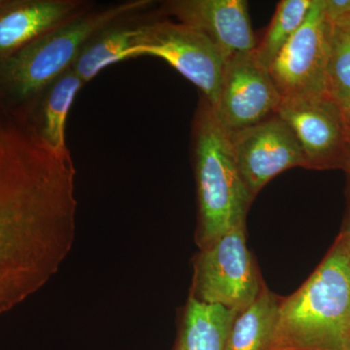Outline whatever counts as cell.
I'll list each match as a JSON object with an SVG mask.
<instances>
[{
	"mask_svg": "<svg viewBox=\"0 0 350 350\" xmlns=\"http://www.w3.org/2000/svg\"><path fill=\"white\" fill-rule=\"evenodd\" d=\"M76 170L31 125L0 121V314L43 287L75 237Z\"/></svg>",
	"mask_w": 350,
	"mask_h": 350,
	"instance_id": "6da1fadb",
	"label": "cell"
},
{
	"mask_svg": "<svg viewBox=\"0 0 350 350\" xmlns=\"http://www.w3.org/2000/svg\"><path fill=\"white\" fill-rule=\"evenodd\" d=\"M271 350H350V260L342 237L306 282L282 298Z\"/></svg>",
	"mask_w": 350,
	"mask_h": 350,
	"instance_id": "7a4b0ae2",
	"label": "cell"
},
{
	"mask_svg": "<svg viewBox=\"0 0 350 350\" xmlns=\"http://www.w3.org/2000/svg\"><path fill=\"white\" fill-rule=\"evenodd\" d=\"M194 160L199 202L197 243L202 250L234 228L245 225L254 200L234 163L228 131L204 98L195 118Z\"/></svg>",
	"mask_w": 350,
	"mask_h": 350,
	"instance_id": "3957f363",
	"label": "cell"
},
{
	"mask_svg": "<svg viewBox=\"0 0 350 350\" xmlns=\"http://www.w3.org/2000/svg\"><path fill=\"white\" fill-rule=\"evenodd\" d=\"M149 3L147 0H135L100 10L92 7L2 61V82L18 100L40 96L72 68L88 41L109 25L139 12Z\"/></svg>",
	"mask_w": 350,
	"mask_h": 350,
	"instance_id": "277c9868",
	"label": "cell"
},
{
	"mask_svg": "<svg viewBox=\"0 0 350 350\" xmlns=\"http://www.w3.org/2000/svg\"><path fill=\"white\" fill-rule=\"evenodd\" d=\"M266 287L246 243L245 225L226 232L196 257L190 297L202 303L239 312Z\"/></svg>",
	"mask_w": 350,
	"mask_h": 350,
	"instance_id": "5b68a950",
	"label": "cell"
},
{
	"mask_svg": "<svg viewBox=\"0 0 350 350\" xmlns=\"http://www.w3.org/2000/svg\"><path fill=\"white\" fill-rule=\"evenodd\" d=\"M142 56L167 62L199 88L211 107L216 105L224 59L217 48L197 29L169 20L138 24L131 59Z\"/></svg>",
	"mask_w": 350,
	"mask_h": 350,
	"instance_id": "8992f818",
	"label": "cell"
},
{
	"mask_svg": "<svg viewBox=\"0 0 350 350\" xmlns=\"http://www.w3.org/2000/svg\"><path fill=\"white\" fill-rule=\"evenodd\" d=\"M329 50L330 25L324 14V2L313 0L305 22L269 68L282 100L329 96Z\"/></svg>",
	"mask_w": 350,
	"mask_h": 350,
	"instance_id": "52a82bcc",
	"label": "cell"
},
{
	"mask_svg": "<svg viewBox=\"0 0 350 350\" xmlns=\"http://www.w3.org/2000/svg\"><path fill=\"white\" fill-rule=\"evenodd\" d=\"M228 135L239 174L254 199L271 179L285 170L308 169L293 131L276 114L256 125L228 131Z\"/></svg>",
	"mask_w": 350,
	"mask_h": 350,
	"instance_id": "ba28073f",
	"label": "cell"
},
{
	"mask_svg": "<svg viewBox=\"0 0 350 350\" xmlns=\"http://www.w3.org/2000/svg\"><path fill=\"white\" fill-rule=\"evenodd\" d=\"M282 96L269 69L255 52L239 54L224 63L214 114L227 131L256 125L276 113Z\"/></svg>",
	"mask_w": 350,
	"mask_h": 350,
	"instance_id": "9c48e42d",
	"label": "cell"
},
{
	"mask_svg": "<svg viewBox=\"0 0 350 350\" xmlns=\"http://www.w3.org/2000/svg\"><path fill=\"white\" fill-rule=\"evenodd\" d=\"M276 115L293 131L308 169H340L350 142L342 109L329 96L284 98Z\"/></svg>",
	"mask_w": 350,
	"mask_h": 350,
	"instance_id": "30bf717a",
	"label": "cell"
},
{
	"mask_svg": "<svg viewBox=\"0 0 350 350\" xmlns=\"http://www.w3.org/2000/svg\"><path fill=\"white\" fill-rule=\"evenodd\" d=\"M165 12L197 29L217 48L224 59L254 52L257 42L244 0H174Z\"/></svg>",
	"mask_w": 350,
	"mask_h": 350,
	"instance_id": "8fae6325",
	"label": "cell"
},
{
	"mask_svg": "<svg viewBox=\"0 0 350 350\" xmlns=\"http://www.w3.org/2000/svg\"><path fill=\"white\" fill-rule=\"evenodd\" d=\"M92 7L81 0L0 2V61Z\"/></svg>",
	"mask_w": 350,
	"mask_h": 350,
	"instance_id": "7c38bea8",
	"label": "cell"
},
{
	"mask_svg": "<svg viewBox=\"0 0 350 350\" xmlns=\"http://www.w3.org/2000/svg\"><path fill=\"white\" fill-rule=\"evenodd\" d=\"M84 85L70 68L39 96L38 118L32 126L44 144L56 153L69 152L66 144V119L75 96Z\"/></svg>",
	"mask_w": 350,
	"mask_h": 350,
	"instance_id": "4fadbf2b",
	"label": "cell"
},
{
	"mask_svg": "<svg viewBox=\"0 0 350 350\" xmlns=\"http://www.w3.org/2000/svg\"><path fill=\"white\" fill-rule=\"evenodd\" d=\"M237 313L189 297L174 350H225Z\"/></svg>",
	"mask_w": 350,
	"mask_h": 350,
	"instance_id": "5bb4252c",
	"label": "cell"
},
{
	"mask_svg": "<svg viewBox=\"0 0 350 350\" xmlns=\"http://www.w3.org/2000/svg\"><path fill=\"white\" fill-rule=\"evenodd\" d=\"M282 297L268 287L254 303L237 313L225 350H271Z\"/></svg>",
	"mask_w": 350,
	"mask_h": 350,
	"instance_id": "9a60e30c",
	"label": "cell"
},
{
	"mask_svg": "<svg viewBox=\"0 0 350 350\" xmlns=\"http://www.w3.org/2000/svg\"><path fill=\"white\" fill-rule=\"evenodd\" d=\"M126 18L96 34L76 57L71 68L85 84L107 66L131 59L138 25L124 24Z\"/></svg>",
	"mask_w": 350,
	"mask_h": 350,
	"instance_id": "2e32d148",
	"label": "cell"
},
{
	"mask_svg": "<svg viewBox=\"0 0 350 350\" xmlns=\"http://www.w3.org/2000/svg\"><path fill=\"white\" fill-rule=\"evenodd\" d=\"M313 0H282L276 7L261 42L255 49L258 61L267 69L305 22Z\"/></svg>",
	"mask_w": 350,
	"mask_h": 350,
	"instance_id": "e0dca14e",
	"label": "cell"
},
{
	"mask_svg": "<svg viewBox=\"0 0 350 350\" xmlns=\"http://www.w3.org/2000/svg\"><path fill=\"white\" fill-rule=\"evenodd\" d=\"M327 93L340 109L350 103V31L338 25H330Z\"/></svg>",
	"mask_w": 350,
	"mask_h": 350,
	"instance_id": "ac0fdd59",
	"label": "cell"
},
{
	"mask_svg": "<svg viewBox=\"0 0 350 350\" xmlns=\"http://www.w3.org/2000/svg\"><path fill=\"white\" fill-rule=\"evenodd\" d=\"M324 14L330 25L340 24L350 15V0H323Z\"/></svg>",
	"mask_w": 350,
	"mask_h": 350,
	"instance_id": "d6986e66",
	"label": "cell"
},
{
	"mask_svg": "<svg viewBox=\"0 0 350 350\" xmlns=\"http://www.w3.org/2000/svg\"><path fill=\"white\" fill-rule=\"evenodd\" d=\"M340 236L344 239L345 248H347V254L350 260V198L349 211H347V217H345L344 228L340 232Z\"/></svg>",
	"mask_w": 350,
	"mask_h": 350,
	"instance_id": "ffe728a7",
	"label": "cell"
},
{
	"mask_svg": "<svg viewBox=\"0 0 350 350\" xmlns=\"http://www.w3.org/2000/svg\"><path fill=\"white\" fill-rule=\"evenodd\" d=\"M340 169L344 170L350 177V142L349 148H347V155L345 157L344 162H342V167Z\"/></svg>",
	"mask_w": 350,
	"mask_h": 350,
	"instance_id": "44dd1931",
	"label": "cell"
},
{
	"mask_svg": "<svg viewBox=\"0 0 350 350\" xmlns=\"http://www.w3.org/2000/svg\"><path fill=\"white\" fill-rule=\"evenodd\" d=\"M342 111L344 114L345 125H347V131H349L350 135V103L347 107L342 109Z\"/></svg>",
	"mask_w": 350,
	"mask_h": 350,
	"instance_id": "7402d4cb",
	"label": "cell"
},
{
	"mask_svg": "<svg viewBox=\"0 0 350 350\" xmlns=\"http://www.w3.org/2000/svg\"><path fill=\"white\" fill-rule=\"evenodd\" d=\"M336 25H338V27H345V29H349L350 31V15L349 17L345 18L344 21H342L340 24Z\"/></svg>",
	"mask_w": 350,
	"mask_h": 350,
	"instance_id": "603a6c76",
	"label": "cell"
}]
</instances>
